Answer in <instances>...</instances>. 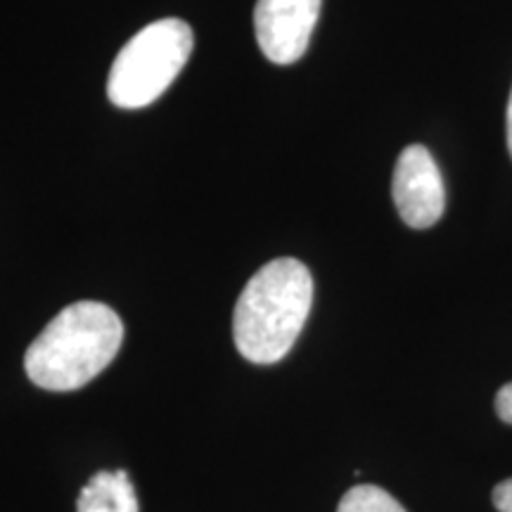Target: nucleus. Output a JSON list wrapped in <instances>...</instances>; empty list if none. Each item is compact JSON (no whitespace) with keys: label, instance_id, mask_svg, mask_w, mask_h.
I'll return each mask as SVG.
<instances>
[{"label":"nucleus","instance_id":"nucleus-1","mask_svg":"<svg viewBox=\"0 0 512 512\" xmlns=\"http://www.w3.org/2000/svg\"><path fill=\"white\" fill-rule=\"evenodd\" d=\"M313 304V278L302 261L283 256L256 271L233 313L235 347L247 361L271 366L290 354Z\"/></svg>","mask_w":512,"mask_h":512},{"label":"nucleus","instance_id":"nucleus-2","mask_svg":"<svg viewBox=\"0 0 512 512\" xmlns=\"http://www.w3.org/2000/svg\"><path fill=\"white\" fill-rule=\"evenodd\" d=\"M124 323L100 302H76L46 325L24 356L29 380L48 392H74L95 380L119 354Z\"/></svg>","mask_w":512,"mask_h":512},{"label":"nucleus","instance_id":"nucleus-3","mask_svg":"<svg viewBox=\"0 0 512 512\" xmlns=\"http://www.w3.org/2000/svg\"><path fill=\"white\" fill-rule=\"evenodd\" d=\"M192 29L183 19H159L140 29L119 50L107 79V95L117 107L138 110L155 102L183 72L192 53Z\"/></svg>","mask_w":512,"mask_h":512},{"label":"nucleus","instance_id":"nucleus-4","mask_svg":"<svg viewBox=\"0 0 512 512\" xmlns=\"http://www.w3.org/2000/svg\"><path fill=\"white\" fill-rule=\"evenodd\" d=\"M392 195L406 226L422 230L441 219L446 207L444 178L427 147L408 145L401 152L394 169Z\"/></svg>","mask_w":512,"mask_h":512},{"label":"nucleus","instance_id":"nucleus-5","mask_svg":"<svg viewBox=\"0 0 512 512\" xmlns=\"http://www.w3.org/2000/svg\"><path fill=\"white\" fill-rule=\"evenodd\" d=\"M323 0H259L254 31L261 53L275 64H292L306 53Z\"/></svg>","mask_w":512,"mask_h":512},{"label":"nucleus","instance_id":"nucleus-6","mask_svg":"<svg viewBox=\"0 0 512 512\" xmlns=\"http://www.w3.org/2000/svg\"><path fill=\"white\" fill-rule=\"evenodd\" d=\"M76 512H138V496L128 472H98L81 489Z\"/></svg>","mask_w":512,"mask_h":512},{"label":"nucleus","instance_id":"nucleus-7","mask_svg":"<svg viewBox=\"0 0 512 512\" xmlns=\"http://www.w3.org/2000/svg\"><path fill=\"white\" fill-rule=\"evenodd\" d=\"M337 512H406L392 494L373 484H361L349 489L339 501Z\"/></svg>","mask_w":512,"mask_h":512},{"label":"nucleus","instance_id":"nucleus-8","mask_svg":"<svg viewBox=\"0 0 512 512\" xmlns=\"http://www.w3.org/2000/svg\"><path fill=\"white\" fill-rule=\"evenodd\" d=\"M496 413L503 422L512 425V382L501 387V392L496 394Z\"/></svg>","mask_w":512,"mask_h":512},{"label":"nucleus","instance_id":"nucleus-9","mask_svg":"<svg viewBox=\"0 0 512 512\" xmlns=\"http://www.w3.org/2000/svg\"><path fill=\"white\" fill-rule=\"evenodd\" d=\"M491 498H494V505L498 512H512V477L498 484Z\"/></svg>","mask_w":512,"mask_h":512},{"label":"nucleus","instance_id":"nucleus-10","mask_svg":"<svg viewBox=\"0 0 512 512\" xmlns=\"http://www.w3.org/2000/svg\"><path fill=\"white\" fill-rule=\"evenodd\" d=\"M508 150H510V157H512V93H510V100H508Z\"/></svg>","mask_w":512,"mask_h":512}]
</instances>
